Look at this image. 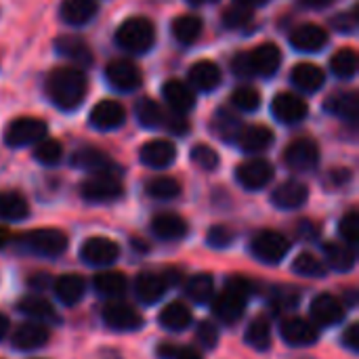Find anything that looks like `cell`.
Returning a JSON list of instances; mask_svg holds the SVG:
<instances>
[{
    "label": "cell",
    "instance_id": "7dc6e473",
    "mask_svg": "<svg viewBox=\"0 0 359 359\" xmlns=\"http://www.w3.org/2000/svg\"><path fill=\"white\" fill-rule=\"evenodd\" d=\"M231 103L240 111H257L261 107V93L252 86H240L231 95Z\"/></svg>",
    "mask_w": 359,
    "mask_h": 359
},
{
    "label": "cell",
    "instance_id": "f35d334b",
    "mask_svg": "<svg viewBox=\"0 0 359 359\" xmlns=\"http://www.w3.org/2000/svg\"><path fill=\"white\" fill-rule=\"evenodd\" d=\"M212 128H215V133H217L219 139H223V141H238L244 124L238 118V114H233L231 109H219L215 114Z\"/></svg>",
    "mask_w": 359,
    "mask_h": 359
},
{
    "label": "cell",
    "instance_id": "4dcf8cb0",
    "mask_svg": "<svg viewBox=\"0 0 359 359\" xmlns=\"http://www.w3.org/2000/svg\"><path fill=\"white\" fill-rule=\"evenodd\" d=\"M55 297L65 305V307H74L84 299L86 292V282L80 276L74 273H65L61 278H57L55 282Z\"/></svg>",
    "mask_w": 359,
    "mask_h": 359
},
{
    "label": "cell",
    "instance_id": "e575fe53",
    "mask_svg": "<svg viewBox=\"0 0 359 359\" xmlns=\"http://www.w3.org/2000/svg\"><path fill=\"white\" fill-rule=\"evenodd\" d=\"M17 309H19L23 316H27V318H32L34 322L44 324V326L57 322V311H55V307H53L46 299L36 297V294L25 297L23 301H19Z\"/></svg>",
    "mask_w": 359,
    "mask_h": 359
},
{
    "label": "cell",
    "instance_id": "7bdbcfd3",
    "mask_svg": "<svg viewBox=\"0 0 359 359\" xmlns=\"http://www.w3.org/2000/svg\"><path fill=\"white\" fill-rule=\"evenodd\" d=\"M145 194L154 200H175L181 196V183L172 177H156L147 181Z\"/></svg>",
    "mask_w": 359,
    "mask_h": 359
},
{
    "label": "cell",
    "instance_id": "4fadbf2b",
    "mask_svg": "<svg viewBox=\"0 0 359 359\" xmlns=\"http://www.w3.org/2000/svg\"><path fill=\"white\" fill-rule=\"evenodd\" d=\"M271 111L273 116L284 122V124H299L307 118L309 105L292 93H278L271 101Z\"/></svg>",
    "mask_w": 359,
    "mask_h": 359
},
{
    "label": "cell",
    "instance_id": "30bf717a",
    "mask_svg": "<svg viewBox=\"0 0 359 359\" xmlns=\"http://www.w3.org/2000/svg\"><path fill=\"white\" fill-rule=\"evenodd\" d=\"M120 246L109 238H88L80 248V259L90 267H109L118 261Z\"/></svg>",
    "mask_w": 359,
    "mask_h": 359
},
{
    "label": "cell",
    "instance_id": "f546056e",
    "mask_svg": "<svg viewBox=\"0 0 359 359\" xmlns=\"http://www.w3.org/2000/svg\"><path fill=\"white\" fill-rule=\"evenodd\" d=\"M324 259L330 269L339 273H347L355 267V248L345 242H328L324 244Z\"/></svg>",
    "mask_w": 359,
    "mask_h": 359
},
{
    "label": "cell",
    "instance_id": "c3c4849f",
    "mask_svg": "<svg viewBox=\"0 0 359 359\" xmlns=\"http://www.w3.org/2000/svg\"><path fill=\"white\" fill-rule=\"evenodd\" d=\"M189 158L202 170H217V166H219V154L210 145H204V143L194 145Z\"/></svg>",
    "mask_w": 359,
    "mask_h": 359
},
{
    "label": "cell",
    "instance_id": "9c48e42d",
    "mask_svg": "<svg viewBox=\"0 0 359 359\" xmlns=\"http://www.w3.org/2000/svg\"><path fill=\"white\" fill-rule=\"evenodd\" d=\"M273 175H276V170H273L271 162H267L263 158L246 160L236 168V181L248 191H259V189L267 187L271 183Z\"/></svg>",
    "mask_w": 359,
    "mask_h": 359
},
{
    "label": "cell",
    "instance_id": "44dd1931",
    "mask_svg": "<svg viewBox=\"0 0 359 359\" xmlns=\"http://www.w3.org/2000/svg\"><path fill=\"white\" fill-rule=\"evenodd\" d=\"M309 200V187L301 181H284L271 194V204L280 210L301 208Z\"/></svg>",
    "mask_w": 359,
    "mask_h": 359
},
{
    "label": "cell",
    "instance_id": "60d3db41",
    "mask_svg": "<svg viewBox=\"0 0 359 359\" xmlns=\"http://www.w3.org/2000/svg\"><path fill=\"white\" fill-rule=\"evenodd\" d=\"M135 114H137L139 124L145 126V128H158V126H162L164 124V116H166V111L162 109V105L158 101L149 99V97L141 99L135 105Z\"/></svg>",
    "mask_w": 359,
    "mask_h": 359
},
{
    "label": "cell",
    "instance_id": "cb8c5ba5",
    "mask_svg": "<svg viewBox=\"0 0 359 359\" xmlns=\"http://www.w3.org/2000/svg\"><path fill=\"white\" fill-rule=\"evenodd\" d=\"M162 97L172 111L187 114L196 107V93L189 84L181 80H166L162 86Z\"/></svg>",
    "mask_w": 359,
    "mask_h": 359
},
{
    "label": "cell",
    "instance_id": "91938a15",
    "mask_svg": "<svg viewBox=\"0 0 359 359\" xmlns=\"http://www.w3.org/2000/svg\"><path fill=\"white\" fill-rule=\"evenodd\" d=\"M343 345H345L349 351L358 353L359 351V324H351V326L345 330V334H343Z\"/></svg>",
    "mask_w": 359,
    "mask_h": 359
},
{
    "label": "cell",
    "instance_id": "f1b7e54d",
    "mask_svg": "<svg viewBox=\"0 0 359 359\" xmlns=\"http://www.w3.org/2000/svg\"><path fill=\"white\" fill-rule=\"evenodd\" d=\"M292 84L303 93H318L324 86L326 74L316 63H297L290 74Z\"/></svg>",
    "mask_w": 359,
    "mask_h": 359
},
{
    "label": "cell",
    "instance_id": "7402d4cb",
    "mask_svg": "<svg viewBox=\"0 0 359 359\" xmlns=\"http://www.w3.org/2000/svg\"><path fill=\"white\" fill-rule=\"evenodd\" d=\"M48 339H50V332L44 324L29 322V324H21L19 328H15L11 343L19 351H34V349L44 347L48 343Z\"/></svg>",
    "mask_w": 359,
    "mask_h": 359
},
{
    "label": "cell",
    "instance_id": "d590c367",
    "mask_svg": "<svg viewBox=\"0 0 359 359\" xmlns=\"http://www.w3.org/2000/svg\"><path fill=\"white\" fill-rule=\"evenodd\" d=\"M158 322L168 332H181V330L189 328V324H191V311L183 303H170V305H166L160 311Z\"/></svg>",
    "mask_w": 359,
    "mask_h": 359
},
{
    "label": "cell",
    "instance_id": "3957f363",
    "mask_svg": "<svg viewBox=\"0 0 359 359\" xmlns=\"http://www.w3.org/2000/svg\"><path fill=\"white\" fill-rule=\"evenodd\" d=\"M116 44L122 50L145 55L156 44V25L147 17H128L116 29Z\"/></svg>",
    "mask_w": 359,
    "mask_h": 359
},
{
    "label": "cell",
    "instance_id": "8d00e7d4",
    "mask_svg": "<svg viewBox=\"0 0 359 359\" xmlns=\"http://www.w3.org/2000/svg\"><path fill=\"white\" fill-rule=\"evenodd\" d=\"M330 69L337 78L341 80H351L359 69V57L358 50L351 48V46H345V48H339L332 59H330Z\"/></svg>",
    "mask_w": 359,
    "mask_h": 359
},
{
    "label": "cell",
    "instance_id": "1f68e13d",
    "mask_svg": "<svg viewBox=\"0 0 359 359\" xmlns=\"http://www.w3.org/2000/svg\"><path fill=\"white\" fill-rule=\"evenodd\" d=\"M271 143H273V133L269 126H263V124L244 126L240 137H238V145L248 154L265 151Z\"/></svg>",
    "mask_w": 359,
    "mask_h": 359
},
{
    "label": "cell",
    "instance_id": "681fc988",
    "mask_svg": "<svg viewBox=\"0 0 359 359\" xmlns=\"http://www.w3.org/2000/svg\"><path fill=\"white\" fill-rule=\"evenodd\" d=\"M250 21H252V8H246V6H240V4L229 6L223 13V25L229 27V29H242Z\"/></svg>",
    "mask_w": 359,
    "mask_h": 359
},
{
    "label": "cell",
    "instance_id": "5b68a950",
    "mask_svg": "<svg viewBox=\"0 0 359 359\" xmlns=\"http://www.w3.org/2000/svg\"><path fill=\"white\" fill-rule=\"evenodd\" d=\"M46 122L34 116H19L8 122L4 128V143L8 147H25V145H36L40 139L46 137Z\"/></svg>",
    "mask_w": 359,
    "mask_h": 359
},
{
    "label": "cell",
    "instance_id": "9f6ffc18",
    "mask_svg": "<svg viewBox=\"0 0 359 359\" xmlns=\"http://www.w3.org/2000/svg\"><path fill=\"white\" fill-rule=\"evenodd\" d=\"M332 25L343 32V34H353L358 29V11L351 8L349 13H343V15H337L332 19Z\"/></svg>",
    "mask_w": 359,
    "mask_h": 359
},
{
    "label": "cell",
    "instance_id": "484cf974",
    "mask_svg": "<svg viewBox=\"0 0 359 359\" xmlns=\"http://www.w3.org/2000/svg\"><path fill=\"white\" fill-rule=\"evenodd\" d=\"M221 78H223V76H221V67H219L215 61L202 59V61H196V63L189 67V84H191V88H196V90L210 93V90L219 88Z\"/></svg>",
    "mask_w": 359,
    "mask_h": 359
},
{
    "label": "cell",
    "instance_id": "7a4b0ae2",
    "mask_svg": "<svg viewBox=\"0 0 359 359\" xmlns=\"http://www.w3.org/2000/svg\"><path fill=\"white\" fill-rule=\"evenodd\" d=\"M248 294H250L248 280H244L240 276L229 278V282L225 284V290L212 303L215 316L223 324H236V322H240L242 316H244V311H246Z\"/></svg>",
    "mask_w": 359,
    "mask_h": 359
},
{
    "label": "cell",
    "instance_id": "277c9868",
    "mask_svg": "<svg viewBox=\"0 0 359 359\" xmlns=\"http://www.w3.org/2000/svg\"><path fill=\"white\" fill-rule=\"evenodd\" d=\"M19 246L36 257H59L67 250V236L61 229H32L19 238Z\"/></svg>",
    "mask_w": 359,
    "mask_h": 359
},
{
    "label": "cell",
    "instance_id": "be15d7a7",
    "mask_svg": "<svg viewBox=\"0 0 359 359\" xmlns=\"http://www.w3.org/2000/svg\"><path fill=\"white\" fill-rule=\"evenodd\" d=\"M269 0H236V4L240 6H246V8H257V6H263L267 4Z\"/></svg>",
    "mask_w": 359,
    "mask_h": 359
},
{
    "label": "cell",
    "instance_id": "4316f807",
    "mask_svg": "<svg viewBox=\"0 0 359 359\" xmlns=\"http://www.w3.org/2000/svg\"><path fill=\"white\" fill-rule=\"evenodd\" d=\"M187 229L189 227H187L185 219L175 215V212H162V215L151 219V233L164 242H175V240L185 238Z\"/></svg>",
    "mask_w": 359,
    "mask_h": 359
},
{
    "label": "cell",
    "instance_id": "003e7915",
    "mask_svg": "<svg viewBox=\"0 0 359 359\" xmlns=\"http://www.w3.org/2000/svg\"><path fill=\"white\" fill-rule=\"evenodd\" d=\"M189 4H194V6H202V4H212V2H217V0H187Z\"/></svg>",
    "mask_w": 359,
    "mask_h": 359
},
{
    "label": "cell",
    "instance_id": "836d02e7",
    "mask_svg": "<svg viewBox=\"0 0 359 359\" xmlns=\"http://www.w3.org/2000/svg\"><path fill=\"white\" fill-rule=\"evenodd\" d=\"M202 27H204V23H202V19H200L198 15L185 13V15H179V17L172 21L170 32H172V38H175L179 44L189 46V44H194V42L200 38Z\"/></svg>",
    "mask_w": 359,
    "mask_h": 359
},
{
    "label": "cell",
    "instance_id": "bcb514c9",
    "mask_svg": "<svg viewBox=\"0 0 359 359\" xmlns=\"http://www.w3.org/2000/svg\"><path fill=\"white\" fill-rule=\"evenodd\" d=\"M63 156V145L57 139H40L34 147V160L44 164V166H55L61 162Z\"/></svg>",
    "mask_w": 359,
    "mask_h": 359
},
{
    "label": "cell",
    "instance_id": "2e32d148",
    "mask_svg": "<svg viewBox=\"0 0 359 359\" xmlns=\"http://www.w3.org/2000/svg\"><path fill=\"white\" fill-rule=\"evenodd\" d=\"M280 332H282V339L292 347H311L320 339V332H318L316 324L305 320V318H288V320H284L282 326H280Z\"/></svg>",
    "mask_w": 359,
    "mask_h": 359
},
{
    "label": "cell",
    "instance_id": "f907efd6",
    "mask_svg": "<svg viewBox=\"0 0 359 359\" xmlns=\"http://www.w3.org/2000/svg\"><path fill=\"white\" fill-rule=\"evenodd\" d=\"M339 233H341V238H343V242L345 244H349V246H355L359 240V215L358 210H349L343 219H341V223H339Z\"/></svg>",
    "mask_w": 359,
    "mask_h": 359
},
{
    "label": "cell",
    "instance_id": "9a60e30c",
    "mask_svg": "<svg viewBox=\"0 0 359 359\" xmlns=\"http://www.w3.org/2000/svg\"><path fill=\"white\" fill-rule=\"evenodd\" d=\"M101 318H103V324L116 332H133L143 326V318L139 316V311H135L133 307H128L124 303L107 305L103 309Z\"/></svg>",
    "mask_w": 359,
    "mask_h": 359
},
{
    "label": "cell",
    "instance_id": "ab89813d",
    "mask_svg": "<svg viewBox=\"0 0 359 359\" xmlns=\"http://www.w3.org/2000/svg\"><path fill=\"white\" fill-rule=\"evenodd\" d=\"M93 288H95L101 297L118 299V297H122L124 290H126V278H124V273H120V271H103V273H97V276H95Z\"/></svg>",
    "mask_w": 359,
    "mask_h": 359
},
{
    "label": "cell",
    "instance_id": "db71d44e",
    "mask_svg": "<svg viewBox=\"0 0 359 359\" xmlns=\"http://www.w3.org/2000/svg\"><path fill=\"white\" fill-rule=\"evenodd\" d=\"M196 339L202 343V347L206 349H215L219 343V330L210 324V322H202L196 330Z\"/></svg>",
    "mask_w": 359,
    "mask_h": 359
},
{
    "label": "cell",
    "instance_id": "603a6c76",
    "mask_svg": "<svg viewBox=\"0 0 359 359\" xmlns=\"http://www.w3.org/2000/svg\"><path fill=\"white\" fill-rule=\"evenodd\" d=\"M55 50H57L61 57L69 59L72 65H76V67H80V69L93 63V50H90V46H88L80 36H72V34L59 36V38L55 40Z\"/></svg>",
    "mask_w": 359,
    "mask_h": 359
},
{
    "label": "cell",
    "instance_id": "d6a6232c",
    "mask_svg": "<svg viewBox=\"0 0 359 359\" xmlns=\"http://www.w3.org/2000/svg\"><path fill=\"white\" fill-rule=\"evenodd\" d=\"M326 111L337 116V118H343V120H355L359 111V97L355 90H341V93H334L328 97L326 101Z\"/></svg>",
    "mask_w": 359,
    "mask_h": 359
},
{
    "label": "cell",
    "instance_id": "b9f144b4",
    "mask_svg": "<svg viewBox=\"0 0 359 359\" xmlns=\"http://www.w3.org/2000/svg\"><path fill=\"white\" fill-rule=\"evenodd\" d=\"M212 292H215V284L208 273L191 276L185 284V294L198 305H206L208 301H212Z\"/></svg>",
    "mask_w": 359,
    "mask_h": 359
},
{
    "label": "cell",
    "instance_id": "6f0895ef",
    "mask_svg": "<svg viewBox=\"0 0 359 359\" xmlns=\"http://www.w3.org/2000/svg\"><path fill=\"white\" fill-rule=\"evenodd\" d=\"M164 128H168L170 133L175 135H185L187 128H189V122L185 120V114H179V111H172V114H166L164 116Z\"/></svg>",
    "mask_w": 359,
    "mask_h": 359
},
{
    "label": "cell",
    "instance_id": "6125c7cd",
    "mask_svg": "<svg viewBox=\"0 0 359 359\" xmlns=\"http://www.w3.org/2000/svg\"><path fill=\"white\" fill-rule=\"evenodd\" d=\"M299 231H301L303 238H316V236H318L316 225H313V223H307V221H303V223L299 225Z\"/></svg>",
    "mask_w": 359,
    "mask_h": 359
},
{
    "label": "cell",
    "instance_id": "ac0fdd59",
    "mask_svg": "<svg viewBox=\"0 0 359 359\" xmlns=\"http://www.w3.org/2000/svg\"><path fill=\"white\" fill-rule=\"evenodd\" d=\"M139 160L149 168H168L177 160V147L168 139H151L141 145Z\"/></svg>",
    "mask_w": 359,
    "mask_h": 359
},
{
    "label": "cell",
    "instance_id": "e0dca14e",
    "mask_svg": "<svg viewBox=\"0 0 359 359\" xmlns=\"http://www.w3.org/2000/svg\"><path fill=\"white\" fill-rule=\"evenodd\" d=\"M290 44L299 53H320L328 44V32L318 23H303L290 32Z\"/></svg>",
    "mask_w": 359,
    "mask_h": 359
},
{
    "label": "cell",
    "instance_id": "816d5d0a",
    "mask_svg": "<svg viewBox=\"0 0 359 359\" xmlns=\"http://www.w3.org/2000/svg\"><path fill=\"white\" fill-rule=\"evenodd\" d=\"M233 240H236V233L229 229V227H225V225H215V227H210L208 229V233H206V242H208V246H212V248H229L231 244H233Z\"/></svg>",
    "mask_w": 359,
    "mask_h": 359
},
{
    "label": "cell",
    "instance_id": "7c38bea8",
    "mask_svg": "<svg viewBox=\"0 0 359 359\" xmlns=\"http://www.w3.org/2000/svg\"><path fill=\"white\" fill-rule=\"evenodd\" d=\"M72 166L86 170L90 175H118L120 177V166L101 149L97 147H82L72 156Z\"/></svg>",
    "mask_w": 359,
    "mask_h": 359
},
{
    "label": "cell",
    "instance_id": "6da1fadb",
    "mask_svg": "<svg viewBox=\"0 0 359 359\" xmlns=\"http://www.w3.org/2000/svg\"><path fill=\"white\" fill-rule=\"evenodd\" d=\"M44 90L55 107H59L63 111H74L82 105V101L86 97L88 80L80 67L63 65V67H55L46 76Z\"/></svg>",
    "mask_w": 359,
    "mask_h": 359
},
{
    "label": "cell",
    "instance_id": "ffe728a7",
    "mask_svg": "<svg viewBox=\"0 0 359 359\" xmlns=\"http://www.w3.org/2000/svg\"><path fill=\"white\" fill-rule=\"evenodd\" d=\"M248 53H250V63H252L255 76L259 74L263 78H271L273 74H278V69L282 65V50L278 44L263 42Z\"/></svg>",
    "mask_w": 359,
    "mask_h": 359
},
{
    "label": "cell",
    "instance_id": "52a82bcc",
    "mask_svg": "<svg viewBox=\"0 0 359 359\" xmlns=\"http://www.w3.org/2000/svg\"><path fill=\"white\" fill-rule=\"evenodd\" d=\"M122 194H124V187L118 175H90V179H86L80 185V196L93 204L114 202Z\"/></svg>",
    "mask_w": 359,
    "mask_h": 359
},
{
    "label": "cell",
    "instance_id": "ee69618b",
    "mask_svg": "<svg viewBox=\"0 0 359 359\" xmlns=\"http://www.w3.org/2000/svg\"><path fill=\"white\" fill-rule=\"evenodd\" d=\"M292 273L301 276V278H311V280H322L326 276V265L324 261H320L316 255L311 252H301L294 261H292Z\"/></svg>",
    "mask_w": 359,
    "mask_h": 359
},
{
    "label": "cell",
    "instance_id": "8fae6325",
    "mask_svg": "<svg viewBox=\"0 0 359 359\" xmlns=\"http://www.w3.org/2000/svg\"><path fill=\"white\" fill-rule=\"evenodd\" d=\"M105 80L109 82L111 88L122 90V93H130V90H137L141 86L143 74L133 61L114 59L105 65Z\"/></svg>",
    "mask_w": 359,
    "mask_h": 359
},
{
    "label": "cell",
    "instance_id": "e7e4bbea",
    "mask_svg": "<svg viewBox=\"0 0 359 359\" xmlns=\"http://www.w3.org/2000/svg\"><path fill=\"white\" fill-rule=\"evenodd\" d=\"M6 332H8V320L0 313V341L6 337Z\"/></svg>",
    "mask_w": 359,
    "mask_h": 359
},
{
    "label": "cell",
    "instance_id": "5bb4252c",
    "mask_svg": "<svg viewBox=\"0 0 359 359\" xmlns=\"http://www.w3.org/2000/svg\"><path fill=\"white\" fill-rule=\"evenodd\" d=\"M90 124L97 130H116L126 122V109L114 99H103L90 109Z\"/></svg>",
    "mask_w": 359,
    "mask_h": 359
},
{
    "label": "cell",
    "instance_id": "11a10c76",
    "mask_svg": "<svg viewBox=\"0 0 359 359\" xmlns=\"http://www.w3.org/2000/svg\"><path fill=\"white\" fill-rule=\"evenodd\" d=\"M231 72L238 78H252L255 69H252V63H250V53H238L231 59Z\"/></svg>",
    "mask_w": 359,
    "mask_h": 359
},
{
    "label": "cell",
    "instance_id": "f6af8a7d",
    "mask_svg": "<svg viewBox=\"0 0 359 359\" xmlns=\"http://www.w3.org/2000/svg\"><path fill=\"white\" fill-rule=\"evenodd\" d=\"M244 341L248 347L257 349V351H267L271 345V326L265 318H259L255 322H250V326L246 328Z\"/></svg>",
    "mask_w": 359,
    "mask_h": 359
},
{
    "label": "cell",
    "instance_id": "83f0119b",
    "mask_svg": "<svg viewBox=\"0 0 359 359\" xmlns=\"http://www.w3.org/2000/svg\"><path fill=\"white\" fill-rule=\"evenodd\" d=\"M97 0H61L59 17L67 25H86L97 15Z\"/></svg>",
    "mask_w": 359,
    "mask_h": 359
},
{
    "label": "cell",
    "instance_id": "f5cc1de1",
    "mask_svg": "<svg viewBox=\"0 0 359 359\" xmlns=\"http://www.w3.org/2000/svg\"><path fill=\"white\" fill-rule=\"evenodd\" d=\"M158 358L160 359H202V355L194 349V347H181V345H172V343H164L158 349Z\"/></svg>",
    "mask_w": 359,
    "mask_h": 359
},
{
    "label": "cell",
    "instance_id": "ba28073f",
    "mask_svg": "<svg viewBox=\"0 0 359 359\" xmlns=\"http://www.w3.org/2000/svg\"><path fill=\"white\" fill-rule=\"evenodd\" d=\"M284 162L288 168L297 172L313 170L320 164V147L313 139L299 137L292 143H288V147L284 149Z\"/></svg>",
    "mask_w": 359,
    "mask_h": 359
},
{
    "label": "cell",
    "instance_id": "680465c9",
    "mask_svg": "<svg viewBox=\"0 0 359 359\" xmlns=\"http://www.w3.org/2000/svg\"><path fill=\"white\" fill-rule=\"evenodd\" d=\"M297 301H299V294L292 288H280L276 292V297H273V305L278 309H290V307L297 305Z\"/></svg>",
    "mask_w": 359,
    "mask_h": 359
},
{
    "label": "cell",
    "instance_id": "03108f58",
    "mask_svg": "<svg viewBox=\"0 0 359 359\" xmlns=\"http://www.w3.org/2000/svg\"><path fill=\"white\" fill-rule=\"evenodd\" d=\"M8 238H11L8 229H6V227H0V248H2V246H6Z\"/></svg>",
    "mask_w": 359,
    "mask_h": 359
},
{
    "label": "cell",
    "instance_id": "d4e9b609",
    "mask_svg": "<svg viewBox=\"0 0 359 359\" xmlns=\"http://www.w3.org/2000/svg\"><path fill=\"white\" fill-rule=\"evenodd\" d=\"M168 290V282L151 271H143L135 280V297L143 305H156Z\"/></svg>",
    "mask_w": 359,
    "mask_h": 359
},
{
    "label": "cell",
    "instance_id": "74e56055",
    "mask_svg": "<svg viewBox=\"0 0 359 359\" xmlns=\"http://www.w3.org/2000/svg\"><path fill=\"white\" fill-rule=\"evenodd\" d=\"M27 215H29V206L21 194H17V191L0 194V219L2 221L17 223V221H23Z\"/></svg>",
    "mask_w": 359,
    "mask_h": 359
},
{
    "label": "cell",
    "instance_id": "d6986e66",
    "mask_svg": "<svg viewBox=\"0 0 359 359\" xmlns=\"http://www.w3.org/2000/svg\"><path fill=\"white\" fill-rule=\"evenodd\" d=\"M311 318L318 326H337L345 318V307L343 303L332 297V294H318L311 301Z\"/></svg>",
    "mask_w": 359,
    "mask_h": 359
},
{
    "label": "cell",
    "instance_id": "94428289",
    "mask_svg": "<svg viewBox=\"0 0 359 359\" xmlns=\"http://www.w3.org/2000/svg\"><path fill=\"white\" fill-rule=\"evenodd\" d=\"M299 4L303 8H313V11H322L330 4H334V0H299Z\"/></svg>",
    "mask_w": 359,
    "mask_h": 359
},
{
    "label": "cell",
    "instance_id": "8992f818",
    "mask_svg": "<svg viewBox=\"0 0 359 359\" xmlns=\"http://www.w3.org/2000/svg\"><path fill=\"white\" fill-rule=\"evenodd\" d=\"M290 250V242L280 231H259L250 242V252L257 261L267 265H278Z\"/></svg>",
    "mask_w": 359,
    "mask_h": 359
}]
</instances>
